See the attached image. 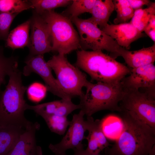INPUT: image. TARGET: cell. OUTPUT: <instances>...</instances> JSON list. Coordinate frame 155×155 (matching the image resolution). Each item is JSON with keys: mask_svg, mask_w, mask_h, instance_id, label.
Segmentation results:
<instances>
[{"mask_svg": "<svg viewBox=\"0 0 155 155\" xmlns=\"http://www.w3.org/2000/svg\"><path fill=\"white\" fill-rule=\"evenodd\" d=\"M153 15H155V3L152 2L147 8L134 10L133 16L130 23L140 32H142Z\"/></svg>", "mask_w": 155, "mask_h": 155, "instance_id": "obj_20", "label": "cell"}, {"mask_svg": "<svg viewBox=\"0 0 155 155\" xmlns=\"http://www.w3.org/2000/svg\"><path fill=\"white\" fill-rule=\"evenodd\" d=\"M102 130L106 137L114 138L119 136L121 131L123 123L120 117L115 115H108L101 120Z\"/></svg>", "mask_w": 155, "mask_h": 155, "instance_id": "obj_21", "label": "cell"}, {"mask_svg": "<svg viewBox=\"0 0 155 155\" xmlns=\"http://www.w3.org/2000/svg\"><path fill=\"white\" fill-rule=\"evenodd\" d=\"M28 98L31 101L38 102L45 97L47 90L45 86L38 82L30 85L27 89Z\"/></svg>", "mask_w": 155, "mask_h": 155, "instance_id": "obj_29", "label": "cell"}, {"mask_svg": "<svg viewBox=\"0 0 155 155\" xmlns=\"http://www.w3.org/2000/svg\"><path fill=\"white\" fill-rule=\"evenodd\" d=\"M100 29L114 39L119 46L128 50L133 42L145 35L130 22L107 24Z\"/></svg>", "mask_w": 155, "mask_h": 155, "instance_id": "obj_13", "label": "cell"}, {"mask_svg": "<svg viewBox=\"0 0 155 155\" xmlns=\"http://www.w3.org/2000/svg\"><path fill=\"white\" fill-rule=\"evenodd\" d=\"M40 126L33 123L20 135L13 148L6 155H43L41 147L37 145L36 133Z\"/></svg>", "mask_w": 155, "mask_h": 155, "instance_id": "obj_15", "label": "cell"}, {"mask_svg": "<svg viewBox=\"0 0 155 155\" xmlns=\"http://www.w3.org/2000/svg\"><path fill=\"white\" fill-rule=\"evenodd\" d=\"M75 65L97 82L119 83L129 74L131 70L101 50L78 51Z\"/></svg>", "mask_w": 155, "mask_h": 155, "instance_id": "obj_3", "label": "cell"}, {"mask_svg": "<svg viewBox=\"0 0 155 155\" xmlns=\"http://www.w3.org/2000/svg\"><path fill=\"white\" fill-rule=\"evenodd\" d=\"M81 110L73 116L69 129L61 141L55 144H51L49 148L55 155H66V152L69 149H78L84 148L83 140L86 139V131L84 117Z\"/></svg>", "mask_w": 155, "mask_h": 155, "instance_id": "obj_10", "label": "cell"}, {"mask_svg": "<svg viewBox=\"0 0 155 155\" xmlns=\"http://www.w3.org/2000/svg\"><path fill=\"white\" fill-rule=\"evenodd\" d=\"M114 10L117 13L114 19V24L127 23L133 17L134 10L130 5L128 0L113 1Z\"/></svg>", "mask_w": 155, "mask_h": 155, "instance_id": "obj_23", "label": "cell"}, {"mask_svg": "<svg viewBox=\"0 0 155 155\" xmlns=\"http://www.w3.org/2000/svg\"><path fill=\"white\" fill-rule=\"evenodd\" d=\"M70 20L78 30L81 50H104L110 52V56L115 59L118 57L121 47L117 44L114 39L105 33L98 26L88 19L76 17Z\"/></svg>", "mask_w": 155, "mask_h": 155, "instance_id": "obj_7", "label": "cell"}, {"mask_svg": "<svg viewBox=\"0 0 155 155\" xmlns=\"http://www.w3.org/2000/svg\"><path fill=\"white\" fill-rule=\"evenodd\" d=\"M114 10L112 0H96L92 8V16L88 19L101 29L108 24L109 18Z\"/></svg>", "mask_w": 155, "mask_h": 155, "instance_id": "obj_18", "label": "cell"}, {"mask_svg": "<svg viewBox=\"0 0 155 155\" xmlns=\"http://www.w3.org/2000/svg\"><path fill=\"white\" fill-rule=\"evenodd\" d=\"M31 28L28 45L29 56L43 55L52 51V42L48 25L42 16L34 11L30 19Z\"/></svg>", "mask_w": 155, "mask_h": 155, "instance_id": "obj_11", "label": "cell"}, {"mask_svg": "<svg viewBox=\"0 0 155 155\" xmlns=\"http://www.w3.org/2000/svg\"><path fill=\"white\" fill-rule=\"evenodd\" d=\"M124 91L119 103L121 111L155 129V96L139 90Z\"/></svg>", "mask_w": 155, "mask_h": 155, "instance_id": "obj_8", "label": "cell"}, {"mask_svg": "<svg viewBox=\"0 0 155 155\" xmlns=\"http://www.w3.org/2000/svg\"></svg>", "mask_w": 155, "mask_h": 155, "instance_id": "obj_35", "label": "cell"}, {"mask_svg": "<svg viewBox=\"0 0 155 155\" xmlns=\"http://www.w3.org/2000/svg\"><path fill=\"white\" fill-rule=\"evenodd\" d=\"M128 1L134 10L141 8L144 5H149L152 3L149 0H128Z\"/></svg>", "mask_w": 155, "mask_h": 155, "instance_id": "obj_33", "label": "cell"}, {"mask_svg": "<svg viewBox=\"0 0 155 155\" xmlns=\"http://www.w3.org/2000/svg\"><path fill=\"white\" fill-rule=\"evenodd\" d=\"M121 133L110 148L107 155H148L155 145V129L122 111Z\"/></svg>", "mask_w": 155, "mask_h": 155, "instance_id": "obj_1", "label": "cell"}, {"mask_svg": "<svg viewBox=\"0 0 155 155\" xmlns=\"http://www.w3.org/2000/svg\"><path fill=\"white\" fill-rule=\"evenodd\" d=\"M18 61L15 57H6L4 54L3 47L0 46V91L2 84L5 83V77L18 69Z\"/></svg>", "mask_w": 155, "mask_h": 155, "instance_id": "obj_24", "label": "cell"}, {"mask_svg": "<svg viewBox=\"0 0 155 155\" xmlns=\"http://www.w3.org/2000/svg\"><path fill=\"white\" fill-rule=\"evenodd\" d=\"M25 66L22 73L25 76L32 73L39 75L44 82L47 91L63 100H71L72 98L62 89L52 73V69L45 60L43 55L28 56L24 61Z\"/></svg>", "mask_w": 155, "mask_h": 155, "instance_id": "obj_9", "label": "cell"}, {"mask_svg": "<svg viewBox=\"0 0 155 155\" xmlns=\"http://www.w3.org/2000/svg\"><path fill=\"white\" fill-rule=\"evenodd\" d=\"M38 13L48 25L51 40L52 51L65 55L80 49L79 34L68 18L54 10Z\"/></svg>", "mask_w": 155, "mask_h": 155, "instance_id": "obj_5", "label": "cell"}, {"mask_svg": "<svg viewBox=\"0 0 155 155\" xmlns=\"http://www.w3.org/2000/svg\"><path fill=\"white\" fill-rule=\"evenodd\" d=\"M26 129L14 127L0 128V155L7 154Z\"/></svg>", "mask_w": 155, "mask_h": 155, "instance_id": "obj_19", "label": "cell"}, {"mask_svg": "<svg viewBox=\"0 0 155 155\" xmlns=\"http://www.w3.org/2000/svg\"><path fill=\"white\" fill-rule=\"evenodd\" d=\"M84 123L86 131L88 132L85 139L88 141L87 147L85 149L88 152L99 154L111 145L102 130L101 120H94L92 116L87 117Z\"/></svg>", "mask_w": 155, "mask_h": 155, "instance_id": "obj_14", "label": "cell"}, {"mask_svg": "<svg viewBox=\"0 0 155 155\" xmlns=\"http://www.w3.org/2000/svg\"><path fill=\"white\" fill-rule=\"evenodd\" d=\"M16 14H12L0 11V39L6 40L9 33L11 24Z\"/></svg>", "mask_w": 155, "mask_h": 155, "instance_id": "obj_30", "label": "cell"}, {"mask_svg": "<svg viewBox=\"0 0 155 155\" xmlns=\"http://www.w3.org/2000/svg\"><path fill=\"white\" fill-rule=\"evenodd\" d=\"M96 0H72L71 5L61 14L70 19L78 17L80 15L85 13H91Z\"/></svg>", "mask_w": 155, "mask_h": 155, "instance_id": "obj_22", "label": "cell"}, {"mask_svg": "<svg viewBox=\"0 0 155 155\" xmlns=\"http://www.w3.org/2000/svg\"><path fill=\"white\" fill-rule=\"evenodd\" d=\"M32 8L30 0H0V11L18 15L22 12Z\"/></svg>", "mask_w": 155, "mask_h": 155, "instance_id": "obj_25", "label": "cell"}, {"mask_svg": "<svg viewBox=\"0 0 155 155\" xmlns=\"http://www.w3.org/2000/svg\"><path fill=\"white\" fill-rule=\"evenodd\" d=\"M9 76L5 90L0 91V128L14 127L26 129L33 123L24 115L27 104L24 94L27 87L22 83V73L18 69Z\"/></svg>", "mask_w": 155, "mask_h": 155, "instance_id": "obj_2", "label": "cell"}, {"mask_svg": "<svg viewBox=\"0 0 155 155\" xmlns=\"http://www.w3.org/2000/svg\"><path fill=\"white\" fill-rule=\"evenodd\" d=\"M121 81L124 90H142L155 95V66L154 63L131 69Z\"/></svg>", "mask_w": 155, "mask_h": 155, "instance_id": "obj_12", "label": "cell"}, {"mask_svg": "<svg viewBox=\"0 0 155 155\" xmlns=\"http://www.w3.org/2000/svg\"><path fill=\"white\" fill-rule=\"evenodd\" d=\"M30 26V19L12 30L5 40V46L13 50L22 49L28 46Z\"/></svg>", "mask_w": 155, "mask_h": 155, "instance_id": "obj_17", "label": "cell"}, {"mask_svg": "<svg viewBox=\"0 0 155 155\" xmlns=\"http://www.w3.org/2000/svg\"><path fill=\"white\" fill-rule=\"evenodd\" d=\"M81 106L79 104H74L71 100L61 99L53 114L67 117L68 115L74 110L81 109Z\"/></svg>", "mask_w": 155, "mask_h": 155, "instance_id": "obj_31", "label": "cell"}, {"mask_svg": "<svg viewBox=\"0 0 155 155\" xmlns=\"http://www.w3.org/2000/svg\"><path fill=\"white\" fill-rule=\"evenodd\" d=\"M61 101V100H55L35 105H31L27 104L26 109L33 111L44 119L54 113Z\"/></svg>", "mask_w": 155, "mask_h": 155, "instance_id": "obj_28", "label": "cell"}, {"mask_svg": "<svg viewBox=\"0 0 155 155\" xmlns=\"http://www.w3.org/2000/svg\"><path fill=\"white\" fill-rule=\"evenodd\" d=\"M44 119L52 132L60 135L65 133L70 123L67 117L55 114L49 116Z\"/></svg>", "mask_w": 155, "mask_h": 155, "instance_id": "obj_27", "label": "cell"}, {"mask_svg": "<svg viewBox=\"0 0 155 155\" xmlns=\"http://www.w3.org/2000/svg\"><path fill=\"white\" fill-rule=\"evenodd\" d=\"M47 63L54 71L60 87L73 98H80L84 95L82 88L90 82L86 75L79 68L71 64L65 55L58 54L53 56Z\"/></svg>", "mask_w": 155, "mask_h": 155, "instance_id": "obj_6", "label": "cell"}, {"mask_svg": "<svg viewBox=\"0 0 155 155\" xmlns=\"http://www.w3.org/2000/svg\"><path fill=\"white\" fill-rule=\"evenodd\" d=\"M118 56L122 57L127 66L131 69L154 63L155 61V43L150 46L134 51L121 47Z\"/></svg>", "mask_w": 155, "mask_h": 155, "instance_id": "obj_16", "label": "cell"}, {"mask_svg": "<svg viewBox=\"0 0 155 155\" xmlns=\"http://www.w3.org/2000/svg\"><path fill=\"white\" fill-rule=\"evenodd\" d=\"M144 31L155 43V15L151 17Z\"/></svg>", "mask_w": 155, "mask_h": 155, "instance_id": "obj_32", "label": "cell"}, {"mask_svg": "<svg viewBox=\"0 0 155 155\" xmlns=\"http://www.w3.org/2000/svg\"><path fill=\"white\" fill-rule=\"evenodd\" d=\"M32 8L37 13L54 10L59 7H65L71 3L70 0H30Z\"/></svg>", "mask_w": 155, "mask_h": 155, "instance_id": "obj_26", "label": "cell"}, {"mask_svg": "<svg viewBox=\"0 0 155 155\" xmlns=\"http://www.w3.org/2000/svg\"><path fill=\"white\" fill-rule=\"evenodd\" d=\"M73 155H101L99 154H93L88 152L84 148L78 149H74Z\"/></svg>", "mask_w": 155, "mask_h": 155, "instance_id": "obj_34", "label": "cell"}, {"mask_svg": "<svg viewBox=\"0 0 155 155\" xmlns=\"http://www.w3.org/2000/svg\"><path fill=\"white\" fill-rule=\"evenodd\" d=\"M80 98L81 110L87 117L102 110L121 111L119 103L124 94L121 82L116 83L90 82Z\"/></svg>", "mask_w": 155, "mask_h": 155, "instance_id": "obj_4", "label": "cell"}]
</instances>
